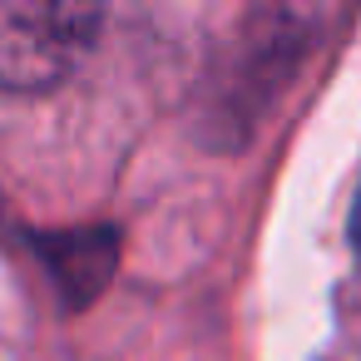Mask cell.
Segmentation results:
<instances>
[{"mask_svg":"<svg viewBox=\"0 0 361 361\" xmlns=\"http://www.w3.org/2000/svg\"><path fill=\"white\" fill-rule=\"evenodd\" d=\"M99 6L60 0H0V94L55 90L94 45Z\"/></svg>","mask_w":361,"mask_h":361,"instance_id":"obj_1","label":"cell"},{"mask_svg":"<svg viewBox=\"0 0 361 361\" xmlns=\"http://www.w3.org/2000/svg\"><path fill=\"white\" fill-rule=\"evenodd\" d=\"M351 243H356V252H361V198H356V208H351Z\"/></svg>","mask_w":361,"mask_h":361,"instance_id":"obj_2","label":"cell"}]
</instances>
